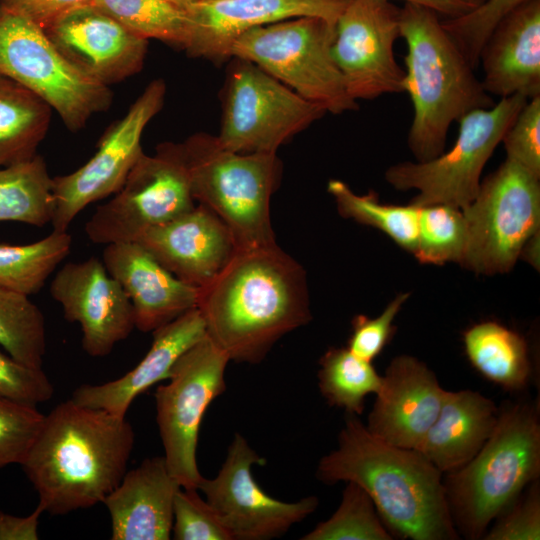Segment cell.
<instances>
[{"label":"cell","mask_w":540,"mask_h":540,"mask_svg":"<svg viewBox=\"0 0 540 540\" xmlns=\"http://www.w3.org/2000/svg\"><path fill=\"white\" fill-rule=\"evenodd\" d=\"M206 334L230 361L256 364L312 318L303 267L279 246L237 250L199 288Z\"/></svg>","instance_id":"1"},{"label":"cell","mask_w":540,"mask_h":540,"mask_svg":"<svg viewBox=\"0 0 540 540\" xmlns=\"http://www.w3.org/2000/svg\"><path fill=\"white\" fill-rule=\"evenodd\" d=\"M134 442L125 417L69 399L45 415L21 466L38 505L63 515L103 503L125 475Z\"/></svg>","instance_id":"2"},{"label":"cell","mask_w":540,"mask_h":540,"mask_svg":"<svg viewBox=\"0 0 540 540\" xmlns=\"http://www.w3.org/2000/svg\"><path fill=\"white\" fill-rule=\"evenodd\" d=\"M316 475L325 484L345 481L361 486L393 538H459L442 472L419 451L373 436L356 415L349 414L338 447L320 459Z\"/></svg>","instance_id":"3"},{"label":"cell","mask_w":540,"mask_h":540,"mask_svg":"<svg viewBox=\"0 0 540 540\" xmlns=\"http://www.w3.org/2000/svg\"><path fill=\"white\" fill-rule=\"evenodd\" d=\"M400 37L406 43L404 87L413 106L407 144L424 162L444 152L454 122L494 101L434 10L404 3Z\"/></svg>","instance_id":"4"},{"label":"cell","mask_w":540,"mask_h":540,"mask_svg":"<svg viewBox=\"0 0 540 540\" xmlns=\"http://www.w3.org/2000/svg\"><path fill=\"white\" fill-rule=\"evenodd\" d=\"M444 481L455 527L469 539L482 538L540 474L539 409L529 403L499 409L496 426L476 456L448 472Z\"/></svg>","instance_id":"5"},{"label":"cell","mask_w":540,"mask_h":540,"mask_svg":"<svg viewBox=\"0 0 540 540\" xmlns=\"http://www.w3.org/2000/svg\"><path fill=\"white\" fill-rule=\"evenodd\" d=\"M181 146L194 200L227 226L236 251L277 245L270 216L282 174L277 154L234 152L204 132Z\"/></svg>","instance_id":"6"},{"label":"cell","mask_w":540,"mask_h":540,"mask_svg":"<svg viewBox=\"0 0 540 540\" xmlns=\"http://www.w3.org/2000/svg\"><path fill=\"white\" fill-rule=\"evenodd\" d=\"M335 23L316 16L258 26L233 43L230 58L250 61L294 92L341 114L358 109L332 54Z\"/></svg>","instance_id":"7"},{"label":"cell","mask_w":540,"mask_h":540,"mask_svg":"<svg viewBox=\"0 0 540 540\" xmlns=\"http://www.w3.org/2000/svg\"><path fill=\"white\" fill-rule=\"evenodd\" d=\"M0 75L44 100L72 132L109 109L112 93L71 63L45 31L0 6Z\"/></svg>","instance_id":"8"},{"label":"cell","mask_w":540,"mask_h":540,"mask_svg":"<svg viewBox=\"0 0 540 540\" xmlns=\"http://www.w3.org/2000/svg\"><path fill=\"white\" fill-rule=\"evenodd\" d=\"M527 100L517 94L468 112L458 121V136L447 152L424 162L391 165L385 180L400 191L417 190L411 201L414 205L464 209L476 197L487 161Z\"/></svg>","instance_id":"9"},{"label":"cell","mask_w":540,"mask_h":540,"mask_svg":"<svg viewBox=\"0 0 540 540\" xmlns=\"http://www.w3.org/2000/svg\"><path fill=\"white\" fill-rule=\"evenodd\" d=\"M462 212L467 238L460 264L479 274L508 272L540 231V179L506 159Z\"/></svg>","instance_id":"10"},{"label":"cell","mask_w":540,"mask_h":540,"mask_svg":"<svg viewBox=\"0 0 540 540\" xmlns=\"http://www.w3.org/2000/svg\"><path fill=\"white\" fill-rule=\"evenodd\" d=\"M232 60L223 90L220 144L238 153H273L327 112L254 63Z\"/></svg>","instance_id":"11"},{"label":"cell","mask_w":540,"mask_h":540,"mask_svg":"<svg viewBox=\"0 0 540 540\" xmlns=\"http://www.w3.org/2000/svg\"><path fill=\"white\" fill-rule=\"evenodd\" d=\"M195 205L181 143H162L153 155H140L122 187L87 221L85 233L96 244L136 241Z\"/></svg>","instance_id":"12"},{"label":"cell","mask_w":540,"mask_h":540,"mask_svg":"<svg viewBox=\"0 0 540 540\" xmlns=\"http://www.w3.org/2000/svg\"><path fill=\"white\" fill-rule=\"evenodd\" d=\"M228 356L207 336L173 365L168 383L155 392L156 421L164 458L182 488L197 489L203 478L196 450L203 416L226 389Z\"/></svg>","instance_id":"13"},{"label":"cell","mask_w":540,"mask_h":540,"mask_svg":"<svg viewBox=\"0 0 540 540\" xmlns=\"http://www.w3.org/2000/svg\"><path fill=\"white\" fill-rule=\"evenodd\" d=\"M166 95L162 79L151 81L127 113L102 135L94 155L77 170L52 178L55 231L68 227L89 204L115 194L144 152L143 131L161 110Z\"/></svg>","instance_id":"14"},{"label":"cell","mask_w":540,"mask_h":540,"mask_svg":"<svg viewBox=\"0 0 540 540\" xmlns=\"http://www.w3.org/2000/svg\"><path fill=\"white\" fill-rule=\"evenodd\" d=\"M400 8L391 0H348L335 23L332 54L355 101L405 92L395 57Z\"/></svg>","instance_id":"15"},{"label":"cell","mask_w":540,"mask_h":540,"mask_svg":"<svg viewBox=\"0 0 540 540\" xmlns=\"http://www.w3.org/2000/svg\"><path fill=\"white\" fill-rule=\"evenodd\" d=\"M264 465L247 440L236 433L225 461L212 478H202L197 490L216 512L232 540H269L286 533L319 505L316 496L283 502L264 492L251 473L252 465Z\"/></svg>","instance_id":"16"},{"label":"cell","mask_w":540,"mask_h":540,"mask_svg":"<svg viewBox=\"0 0 540 540\" xmlns=\"http://www.w3.org/2000/svg\"><path fill=\"white\" fill-rule=\"evenodd\" d=\"M49 291L65 319L80 325L82 348L92 357L108 355L135 328L129 298L97 257L64 264Z\"/></svg>","instance_id":"17"},{"label":"cell","mask_w":540,"mask_h":540,"mask_svg":"<svg viewBox=\"0 0 540 540\" xmlns=\"http://www.w3.org/2000/svg\"><path fill=\"white\" fill-rule=\"evenodd\" d=\"M44 31L71 63L104 85L142 70L148 40L93 3L70 11Z\"/></svg>","instance_id":"18"},{"label":"cell","mask_w":540,"mask_h":540,"mask_svg":"<svg viewBox=\"0 0 540 540\" xmlns=\"http://www.w3.org/2000/svg\"><path fill=\"white\" fill-rule=\"evenodd\" d=\"M348 0H197L185 11L191 57L230 59L233 43L246 31L282 20L316 16L336 23Z\"/></svg>","instance_id":"19"},{"label":"cell","mask_w":540,"mask_h":540,"mask_svg":"<svg viewBox=\"0 0 540 540\" xmlns=\"http://www.w3.org/2000/svg\"><path fill=\"white\" fill-rule=\"evenodd\" d=\"M445 392L425 363L397 356L382 376L365 426L390 445L416 450L436 420Z\"/></svg>","instance_id":"20"},{"label":"cell","mask_w":540,"mask_h":540,"mask_svg":"<svg viewBox=\"0 0 540 540\" xmlns=\"http://www.w3.org/2000/svg\"><path fill=\"white\" fill-rule=\"evenodd\" d=\"M136 242L173 275L197 288L208 284L236 252L227 226L199 203L144 231Z\"/></svg>","instance_id":"21"},{"label":"cell","mask_w":540,"mask_h":540,"mask_svg":"<svg viewBox=\"0 0 540 540\" xmlns=\"http://www.w3.org/2000/svg\"><path fill=\"white\" fill-rule=\"evenodd\" d=\"M102 261L129 298L135 328L142 332L197 307L199 288L177 278L136 241L105 245Z\"/></svg>","instance_id":"22"},{"label":"cell","mask_w":540,"mask_h":540,"mask_svg":"<svg viewBox=\"0 0 540 540\" xmlns=\"http://www.w3.org/2000/svg\"><path fill=\"white\" fill-rule=\"evenodd\" d=\"M480 63L489 95H540V0H529L500 20L482 47Z\"/></svg>","instance_id":"23"},{"label":"cell","mask_w":540,"mask_h":540,"mask_svg":"<svg viewBox=\"0 0 540 540\" xmlns=\"http://www.w3.org/2000/svg\"><path fill=\"white\" fill-rule=\"evenodd\" d=\"M205 336L206 327L199 309H190L153 331L150 349L133 369L106 383L81 385L71 399L79 405L125 417L134 399L168 379L179 357Z\"/></svg>","instance_id":"24"},{"label":"cell","mask_w":540,"mask_h":540,"mask_svg":"<svg viewBox=\"0 0 540 540\" xmlns=\"http://www.w3.org/2000/svg\"><path fill=\"white\" fill-rule=\"evenodd\" d=\"M180 488L164 456L146 458L126 471L103 501L111 518V539H170L174 499Z\"/></svg>","instance_id":"25"},{"label":"cell","mask_w":540,"mask_h":540,"mask_svg":"<svg viewBox=\"0 0 540 540\" xmlns=\"http://www.w3.org/2000/svg\"><path fill=\"white\" fill-rule=\"evenodd\" d=\"M499 409L477 391H446L438 416L417 447L442 473L473 459L492 434Z\"/></svg>","instance_id":"26"},{"label":"cell","mask_w":540,"mask_h":540,"mask_svg":"<svg viewBox=\"0 0 540 540\" xmlns=\"http://www.w3.org/2000/svg\"><path fill=\"white\" fill-rule=\"evenodd\" d=\"M463 343L471 365L483 377L507 391L527 386L531 363L527 343L519 333L485 321L467 329Z\"/></svg>","instance_id":"27"},{"label":"cell","mask_w":540,"mask_h":540,"mask_svg":"<svg viewBox=\"0 0 540 540\" xmlns=\"http://www.w3.org/2000/svg\"><path fill=\"white\" fill-rule=\"evenodd\" d=\"M51 112L40 97L0 75V167L37 154L49 129Z\"/></svg>","instance_id":"28"},{"label":"cell","mask_w":540,"mask_h":540,"mask_svg":"<svg viewBox=\"0 0 540 540\" xmlns=\"http://www.w3.org/2000/svg\"><path fill=\"white\" fill-rule=\"evenodd\" d=\"M54 208L52 177L41 155L0 167V222L43 227L51 223Z\"/></svg>","instance_id":"29"},{"label":"cell","mask_w":540,"mask_h":540,"mask_svg":"<svg viewBox=\"0 0 540 540\" xmlns=\"http://www.w3.org/2000/svg\"><path fill=\"white\" fill-rule=\"evenodd\" d=\"M71 244L67 231L55 230L29 244H0V288L28 297L38 293L69 255Z\"/></svg>","instance_id":"30"},{"label":"cell","mask_w":540,"mask_h":540,"mask_svg":"<svg viewBox=\"0 0 540 540\" xmlns=\"http://www.w3.org/2000/svg\"><path fill=\"white\" fill-rule=\"evenodd\" d=\"M327 190L341 216L380 230L401 248L414 253L418 238V206L381 203L374 193L359 195L337 179L328 182Z\"/></svg>","instance_id":"31"},{"label":"cell","mask_w":540,"mask_h":540,"mask_svg":"<svg viewBox=\"0 0 540 540\" xmlns=\"http://www.w3.org/2000/svg\"><path fill=\"white\" fill-rule=\"evenodd\" d=\"M318 386L330 406L348 414L361 415L369 394H376L382 383L371 362L346 348H330L319 359Z\"/></svg>","instance_id":"32"},{"label":"cell","mask_w":540,"mask_h":540,"mask_svg":"<svg viewBox=\"0 0 540 540\" xmlns=\"http://www.w3.org/2000/svg\"><path fill=\"white\" fill-rule=\"evenodd\" d=\"M0 346L17 361L42 368L47 347L45 318L28 296L0 288Z\"/></svg>","instance_id":"33"},{"label":"cell","mask_w":540,"mask_h":540,"mask_svg":"<svg viewBox=\"0 0 540 540\" xmlns=\"http://www.w3.org/2000/svg\"><path fill=\"white\" fill-rule=\"evenodd\" d=\"M93 4L144 39L185 48L189 19L185 10L162 0H93Z\"/></svg>","instance_id":"34"},{"label":"cell","mask_w":540,"mask_h":540,"mask_svg":"<svg viewBox=\"0 0 540 540\" xmlns=\"http://www.w3.org/2000/svg\"><path fill=\"white\" fill-rule=\"evenodd\" d=\"M418 207V238L413 255L421 263H460L467 238L462 210L445 204Z\"/></svg>","instance_id":"35"},{"label":"cell","mask_w":540,"mask_h":540,"mask_svg":"<svg viewBox=\"0 0 540 540\" xmlns=\"http://www.w3.org/2000/svg\"><path fill=\"white\" fill-rule=\"evenodd\" d=\"M302 540H392L368 493L347 482L333 515L318 523Z\"/></svg>","instance_id":"36"},{"label":"cell","mask_w":540,"mask_h":540,"mask_svg":"<svg viewBox=\"0 0 540 540\" xmlns=\"http://www.w3.org/2000/svg\"><path fill=\"white\" fill-rule=\"evenodd\" d=\"M529 0H485L469 12L445 18L442 24L476 69L482 47L495 26L508 13Z\"/></svg>","instance_id":"37"},{"label":"cell","mask_w":540,"mask_h":540,"mask_svg":"<svg viewBox=\"0 0 540 540\" xmlns=\"http://www.w3.org/2000/svg\"><path fill=\"white\" fill-rule=\"evenodd\" d=\"M45 415L36 406L0 397V469L24 461Z\"/></svg>","instance_id":"38"},{"label":"cell","mask_w":540,"mask_h":540,"mask_svg":"<svg viewBox=\"0 0 540 540\" xmlns=\"http://www.w3.org/2000/svg\"><path fill=\"white\" fill-rule=\"evenodd\" d=\"M197 491L182 487L177 491L173 505V539L232 540L216 512Z\"/></svg>","instance_id":"39"},{"label":"cell","mask_w":540,"mask_h":540,"mask_svg":"<svg viewBox=\"0 0 540 540\" xmlns=\"http://www.w3.org/2000/svg\"><path fill=\"white\" fill-rule=\"evenodd\" d=\"M506 159L540 179V95L529 98L506 130Z\"/></svg>","instance_id":"40"},{"label":"cell","mask_w":540,"mask_h":540,"mask_svg":"<svg viewBox=\"0 0 540 540\" xmlns=\"http://www.w3.org/2000/svg\"><path fill=\"white\" fill-rule=\"evenodd\" d=\"M53 395V384L42 368L27 366L0 351L1 398L37 406Z\"/></svg>","instance_id":"41"},{"label":"cell","mask_w":540,"mask_h":540,"mask_svg":"<svg viewBox=\"0 0 540 540\" xmlns=\"http://www.w3.org/2000/svg\"><path fill=\"white\" fill-rule=\"evenodd\" d=\"M408 298L409 293L399 294L375 318L355 316L347 348L357 357L372 362L392 339L396 328L393 321Z\"/></svg>","instance_id":"42"},{"label":"cell","mask_w":540,"mask_h":540,"mask_svg":"<svg viewBox=\"0 0 540 540\" xmlns=\"http://www.w3.org/2000/svg\"><path fill=\"white\" fill-rule=\"evenodd\" d=\"M487 532L486 540H538L540 539V489L538 480L529 484V490L498 517Z\"/></svg>","instance_id":"43"},{"label":"cell","mask_w":540,"mask_h":540,"mask_svg":"<svg viewBox=\"0 0 540 540\" xmlns=\"http://www.w3.org/2000/svg\"><path fill=\"white\" fill-rule=\"evenodd\" d=\"M92 3L93 0H1L0 6L44 30L70 11Z\"/></svg>","instance_id":"44"},{"label":"cell","mask_w":540,"mask_h":540,"mask_svg":"<svg viewBox=\"0 0 540 540\" xmlns=\"http://www.w3.org/2000/svg\"><path fill=\"white\" fill-rule=\"evenodd\" d=\"M43 513L44 510L40 505L24 517L0 510V540H37L39 518Z\"/></svg>","instance_id":"45"},{"label":"cell","mask_w":540,"mask_h":540,"mask_svg":"<svg viewBox=\"0 0 540 540\" xmlns=\"http://www.w3.org/2000/svg\"><path fill=\"white\" fill-rule=\"evenodd\" d=\"M392 1V0H391ZM404 3H413L434 10L445 18H454L465 14L475 8L462 0H401Z\"/></svg>","instance_id":"46"},{"label":"cell","mask_w":540,"mask_h":540,"mask_svg":"<svg viewBox=\"0 0 540 540\" xmlns=\"http://www.w3.org/2000/svg\"><path fill=\"white\" fill-rule=\"evenodd\" d=\"M525 262L539 270L540 265V231L532 235L521 249L520 256Z\"/></svg>","instance_id":"47"},{"label":"cell","mask_w":540,"mask_h":540,"mask_svg":"<svg viewBox=\"0 0 540 540\" xmlns=\"http://www.w3.org/2000/svg\"><path fill=\"white\" fill-rule=\"evenodd\" d=\"M169 4H172L180 9L186 10L190 5H192L197 0H162Z\"/></svg>","instance_id":"48"},{"label":"cell","mask_w":540,"mask_h":540,"mask_svg":"<svg viewBox=\"0 0 540 540\" xmlns=\"http://www.w3.org/2000/svg\"><path fill=\"white\" fill-rule=\"evenodd\" d=\"M466 3H469L471 4L472 6L476 7L478 5H480L481 3H483L485 0H462Z\"/></svg>","instance_id":"49"},{"label":"cell","mask_w":540,"mask_h":540,"mask_svg":"<svg viewBox=\"0 0 540 540\" xmlns=\"http://www.w3.org/2000/svg\"><path fill=\"white\" fill-rule=\"evenodd\" d=\"M1 1V0H0Z\"/></svg>","instance_id":"50"}]
</instances>
